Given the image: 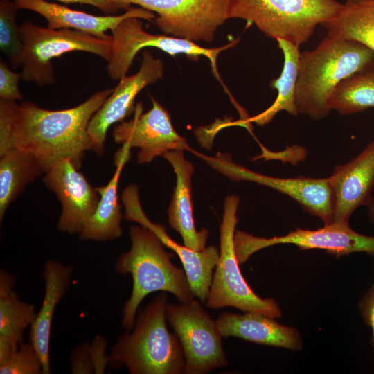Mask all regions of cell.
Segmentation results:
<instances>
[{
	"mask_svg": "<svg viewBox=\"0 0 374 374\" xmlns=\"http://www.w3.org/2000/svg\"><path fill=\"white\" fill-rule=\"evenodd\" d=\"M73 267L57 261L48 260L43 271L44 296L40 310L30 326V339L42 363L43 374L51 373L49 344L52 321L56 306L71 284Z\"/></svg>",
	"mask_w": 374,
	"mask_h": 374,
	"instance_id": "obj_21",
	"label": "cell"
},
{
	"mask_svg": "<svg viewBox=\"0 0 374 374\" xmlns=\"http://www.w3.org/2000/svg\"><path fill=\"white\" fill-rule=\"evenodd\" d=\"M344 1H345L344 3L355 4V3H359L368 1H371V0H344Z\"/></svg>",
	"mask_w": 374,
	"mask_h": 374,
	"instance_id": "obj_36",
	"label": "cell"
},
{
	"mask_svg": "<svg viewBox=\"0 0 374 374\" xmlns=\"http://www.w3.org/2000/svg\"><path fill=\"white\" fill-rule=\"evenodd\" d=\"M1 374H43L41 358L31 342L22 343L0 364Z\"/></svg>",
	"mask_w": 374,
	"mask_h": 374,
	"instance_id": "obj_29",
	"label": "cell"
},
{
	"mask_svg": "<svg viewBox=\"0 0 374 374\" xmlns=\"http://www.w3.org/2000/svg\"><path fill=\"white\" fill-rule=\"evenodd\" d=\"M15 277L4 270L0 272V364L22 344L24 330L36 317L33 304L21 301L12 287Z\"/></svg>",
	"mask_w": 374,
	"mask_h": 374,
	"instance_id": "obj_23",
	"label": "cell"
},
{
	"mask_svg": "<svg viewBox=\"0 0 374 374\" xmlns=\"http://www.w3.org/2000/svg\"><path fill=\"white\" fill-rule=\"evenodd\" d=\"M44 181L62 205L58 230L79 234L98 206L100 195L96 188L68 158L53 163L45 172Z\"/></svg>",
	"mask_w": 374,
	"mask_h": 374,
	"instance_id": "obj_14",
	"label": "cell"
},
{
	"mask_svg": "<svg viewBox=\"0 0 374 374\" xmlns=\"http://www.w3.org/2000/svg\"><path fill=\"white\" fill-rule=\"evenodd\" d=\"M125 206V217L137 222L152 231L162 244L171 249L178 256L187 276L190 288L201 301L206 302L215 269L220 257V251L214 246L205 247L202 251H194L174 241L167 233L166 228L150 221L143 211L139 199L138 190H129L122 195Z\"/></svg>",
	"mask_w": 374,
	"mask_h": 374,
	"instance_id": "obj_16",
	"label": "cell"
},
{
	"mask_svg": "<svg viewBox=\"0 0 374 374\" xmlns=\"http://www.w3.org/2000/svg\"><path fill=\"white\" fill-rule=\"evenodd\" d=\"M163 64L161 60L144 51L139 71L134 75H125L118 80L100 108L93 114L88 125L91 150L97 155L104 153V145L108 129L114 123L123 122L135 108L134 100L145 87L162 78Z\"/></svg>",
	"mask_w": 374,
	"mask_h": 374,
	"instance_id": "obj_15",
	"label": "cell"
},
{
	"mask_svg": "<svg viewBox=\"0 0 374 374\" xmlns=\"http://www.w3.org/2000/svg\"><path fill=\"white\" fill-rule=\"evenodd\" d=\"M130 249L120 255L115 265L120 274H130L132 290L122 311L121 327L132 330L141 302L152 292H167L180 303L195 299L184 269L176 267L171 254L150 230L140 226L130 227Z\"/></svg>",
	"mask_w": 374,
	"mask_h": 374,
	"instance_id": "obj_3",
	"label": "cell"
},
{
	"mask_svg": "<svg viewBox=\"0 0 374 374\" xmlns=\"http://www.w3.org/2000/svg\"><path fill=\"white\" fill-rule=\"evenodd\" d=\"M331 110L342 115L374 107V66L343 80L330 100Z\"/></svg>",
	"mask_w": 374,
	"mask_h": 374,
	"instance_id": "obj_27",
	"label": "cell"
},
{
	"mask_svg": "<svg viewBox=\"0 0 374 374\" xmlns=\"http://www.w3.org/2000/svg\"><path fill=\"white\" fill-rule=\"evenodd\" d=\"M284 55V64L280 75L270 82V87L277 90L274 103L262 113L247 119L233 122V125L244 126L254 123L262 126L269 123L280 112L285 111L292 116L298 115L295 93L300 59L299 46L281 39H276Z\"/></svg>",
	"mask_w": 374,
	"mask_h": 374,
	"instance_id": "obj_24",
	"label": "cell"
},
{
	"mask_svg": "<svg viewBox=\"0 0 374 374\" xmlns=\"http://www.w3.org/2000/svg\"><path fill=\"white\" fill-rule=\"evenodd\" d=\"M120 10L132 4L157 14L154 23L165 34L195 42H211L227 19L229 0H114Z\"/></svg>",
	"mask_w": 374,
	"mask_h": 374,
	"instance_id": "obj_10",
	"label": "cell"
},
{
	"mask_svg": "<svg viewBox=\"0 0 374 374\" xmlns=\"http://www.w3.org/2000/svg\"><path fill=\"white\" fill-rule=\"evenodd\" d=\"M20 9L33 11L42 15L51 29L69 28L89 33L101 39H111L106 33L113 30L122 20L130 17L152 21L154 12L141 7H130L118 15H94L83 11L73 10L65 6L45 0H12Z\"/></svg>",
	"mask_w": 374,
	"mask_h": 374,
	"instance_id": "obj_18",
	"label": "cell"
},
{
	"mask_svg": "<svg viewBox=\"0 0 374 374\" xmlns=\"http://www.w3.org/2000/svg\"><path fill=\"white\" fill-rule=\"evenodd\" d=\"M19 31L24 44L21 79L40 87L55 83L52 60L63 54L87 52L107 62L111 57L112 38L101 39L73 29H51L30 21L19 25Z\"/></svg>",
	"mask_w": 374,
	"mask_h": 374,
	"instance_id": "obj_7",
	"label": "cell"
},
{
	"mask_svg": "<svg viewBox=\"0 0 374 374\" xmlns=\"http://www.w3.org/2000/svg\"><path fill=\"white\" fill-rule=\"evenodd\" d=\"M131 147L122 144L114 157L116 171L109 183L96 188L100 195L98 206L85 224L79 238L81 240L107 241L121 237L122 214L118 200V180L125 164L130 158Z\"/></svg>",
	"mask_w": 374,
	"mask_h": 374,
	"instance_id": "obj_22",
	"label": "cell"
},
{
	"mask_svg": "<svg viewBox=\"0 0 374 374\" xmlns=\"http://www.w3.org/2000/svg\"><path fill=\"white\" fill-rule=\"evenodd\" d=\"M150 99L149 111L142 113V104H137L133 118L121 122L112 132L116 143L139 148V163L150 162L167 151L190 149L187 141L175 130L167 110L153 97Z\"/></svg>",
	"mask_w": 374,
	"mask_h": 374,
	"instance_id": "obj_13",
	"label": "cell"
},
{
	"mask_svg": "<svg viewBox=\"0 0 374 374\" xmlns=\"http://www.w3.org/2000/svg\"><path fill=\"white\" fill-rule=\"evenodd\" d=\"M368 215L371 222L374 224V198L368 206Z\"/></svg>",
	"mask_w": 374,
	"mask_h": 374,
	"instance_id": "obj_35",
	"label": "cell"
},
{
	"mask_svg": "<svg viewBox=\"0 0 374 374\" xmlns=\"http://www.w3.org/2000/svg\"><path fill=\"white\" fill-rule=\"evenodd\" d=\"M44 170L31 153L12 148L0 154V220L26 186Z\"/></svg>",
	"mask_w": 374,
	"mask_h": 374,
	"instance_id": "obj_25",
	"label": "cell"
},
{
	"mask_svg": "<svg viewBox=\"0 0 374 374\" xmlns=\"http://www.w3.org/2000/svg\"><path fill=\"white\" fill-rule=\"evenodd\" d=\"M239 202V197L235 195L226 197L224 200L220 229V257L206 305L214 309L233 307L244 312H253L279 318L282 313L276 301L258 296L249 286L240 269L234 242Z\"/></svg>",
	"mask_w": 374,
	"mask_h": 374,
	"instance_id": "obj_6",
	"label": "cell"
},
{
	"mask_svg": "<svg viewBox=\"0 0 374 374\" xmlns=\"http://www.w3.org/2000/svg\"><path fill=\"white\" fill-rule=\"evenodd\" d=\"M235 248L240 264L255 252L269 246L292 244L303 250L323 249L337 257L355 252L374 256V237L353 231L349 224L332 222L316 230L297 228L282 236L269 238L256 237L237 231Z\"/></svg>",
	"mask_w": 374,
	"mask_h": 374,
	"instance_id": "obj_12",
	"label": "cell"
},
{
	"mask_svg": "<svg viewBox=\"0 0 374 374\" xmlns=\"http://www.w3.org/2000/svg\"><path fill=\"white\" fill-rule=\"evenodd\" d=\"M21 78V73L11 70L9 64L2 58L0 60V99L21 100L23 96L18 83Z\"/></svg>",
	"mask_w": 374,
	"mask_h": 374,
	"instance_id": "obj_30",
	"label": "cell"
},
{
	"mask_svg": "<svg viewBox=\"0 0 374 374\" xmlns=\"http://www.w3.org/2000/svg\"><path fill=\"white\" fill-rule=\"evenodd\" d=\"M141 19L135 17L125 18L111 30L112 53L107 62V71L114 80L126 75L136 55L147 47L160 49L172 56L184 54L193 60L204 56L209 60L214 75L219 78L217 57L237 42L233 41L222 47L204 48L187 39L149 33L143 29Z\"/></svg>",
	"mask_w": 374,
	"mask_h": 374,
	"instance_id": "obj_9",
	"label": "cell"
},
{
	"mask_svg": "<svg viewBox=\"0 0 374 374\" xmlns=\"http://www.w3.org/2000/svg\"><path fill=\"white\" fill-rule=\"evenodd\" d=\"M66 3H81L93 6L105 13L112 15L117 12L119 7L113 0H57Z\"/></svg>",
	"mask_w": 374,
	"mask_h": 374,
	"instance_id": "obj_34",
	"label": "cell"
},
{
	"mask_svg": "<svg viewBox=\"0 0 374 374\" xmlns=\"http://www.w3.org/2000/svg\"><path fill=\"white\" fill-rule=\"evenodd\" d=\"M374 66V52L364 45L328 33L314 50L301 53L296 87L298 114L320 120L331 111L330 100L345 79Z\"/></svg>",
	"mask_w": 374,
	"mask_h": 374,
	"instance_id": "obj_2",
	"label": "cell"
},
{
	"mask_svg": "<svg viewBox=\"0 0 374 374\" xmlns=\"http://www.w3.org/2000/svg\"><path fill=\"white\" fill-rule=\"evenodd\" d=\"M165 158L173 168L176 175V185L168 210V220L170 226L182 238L186 247L202 251L205 248L208 231H197L193 218L192 201L193 164L186 160L183 150H174L165 152Z\"/></svg>",
	"mask_w": 374,
	"mask_h": 374,
	"instance_id": "obj_19",
	"label": "cell"
},
{
	"mask_svg": "<svg viewBox=\"0 0 374 374\" xmlns=\"http://www.w3.org/2000/svg\"><path fill=\"white\" fill-rule=\"evenodd\" d=\"M20 10L12 0L0 1V49L15 69L22 65L24 44L16 15Z\"/></svg>",
	"mask_w": 374,
	"mask_h": 374,
	"instance_id": "obj_28",
	"label": "cell"
},
{
	"mask_svg": "<svg viewBox=\"0 0 374 374\" xmlns=\"http://www.w3.org/2000/svg\"><path fill=\"white\" fill-rule=\"evenodd\" d=\"M71 367L73 373H91L94 371L88 344H83L73 350Z\"/></svg>",
	"mask_w": 374,
	"mask_h": 374,
	"instance_id": "obj_31",
	"label": "cell"
},
{
	"mask_svg": "<svg viewBox=\"0 0 374 374\" xmlns=\"http://www.w3.org/2000/svg\"><path fill=\"white\" fill-rule=\"evenodd\" d=\"M328 179L333 195L332 222L348 224L358 207L373 199L374 138L348 163L335 166Z\"/></svg>",
	"mask_w": 374,
	"mask_h": 374,
	"instance_id": "obj_17",
	"label": "cell"
},
{
	"mask_svg": "<svg viewBox=\"0 0 374 374\" xmlns=\"http://www.w3.org/2000/svg\"><path fill=\"white\" fill-rule=\"evenodd\" d=\"M105 340L100 337H96L90 346L91 358L96 373H103L106 366L108 365L109 356L105 355Z\"/></svg>",
	"mask_w": 374,
	"mask_h": 374,
	"instance_id": "obj_33",
	"label": "cell"
},
{
	"mask_svg": "<svg viewBox=\"0 0 374 374\" xmlns=\"http://www.w3.org/2000/svg\"><path fill=\"white\" fill-rule=\"evenodd\" d=\"M215 323L223 337H234L258 344L299 350L303 347L299 332L295 328L278 323L261 313L247 312L220 314Z\"/></svg>",
	"mask_w": 374,
	"mask_h": 374,
	"instance_id": "obj_20",
	"label": "cell"
},
{
	"mask_svg": "<svg viewBox=\"0 0 374 374\" xmlns=\"http://www.w3.org/2000/svg\"><path fill=\"white\" fill-rule=\"evenodd\" d=\"M167 294L154 299L136 317L130 332L120 336L109 355L110 367L131 374H179L185 357L180 341L166 325Z\"/></svg>",
	"mask_w": 374,
	"mask_h": 374,
	"instance_id": "obj_4",
	"label": "cell"
},
{
	"mask_svg": "<svg viewBox=\"0 0 374 374\" xmlns=\"http://www.w3.org/2000/svg\"><path fill=\"white\" fill-rule=\"evenodd\" d=\"M113 89L95 92L81 104L49 110L30 101L0 99V154L17 148L33 154L44 172L55 161L68 158L79 169L91 150L87 129L93 114Z\"/></svg>",
	"mask_w": 374,
	"mask_h": 374,
	"instance_id": "obj_1",
	"label": "cell"
},
{
	"mask_svg": "<svg viewBox=\"0 0 374 374\" xmlns=\"http://www.w3.org/2000/svg\"><path fill=\"white\" fill-rule=\"evenodd\" d=\"M359 309L364 322L371 328V344L374 349V284L360 300Z\"/></svg>",
	"mask_w": 374,
	"mask_h": 374,
	"instance_id": "obj_32",
	"label": "cell"
},
{
	"mask_svg": "<svg viewBox=\"0 0 374 374\" xmlns=\"http://www.w3.org/2000/svg\"><path fill=\"white\" fill-rule=\"evenodd\" d=\"M190 152L200 157L210 167L233 181H251L273 188L298 202L310 214L324 223H332L334 201L328 178H280L262 175L235 163L228 154L208 156L192 148Z\"/></svg>",
	"mask_w": 374,
	"mask_h": 374,
	"instance_id": "obj_11",
	"label": "cell"
},
{
	"mask_svg": "<svg viewBox=\"0 0 374 374\" xmlns=\"http://www.w3.org/2000/svg\"><path fill=\"white\" fill-rule=\"evenodd\" d=\"M342 6L336 0H229L228 17L254 24L269 37L300 46Z\"/></svg>",
	"mask_w": 374,
	"mask_h": 374,
	"instance_id": "obj_5",
	"label": "cell"
},
{
	"mask_svg": "<svg viewBox=\"0 0 374 374\" xmlns=\"http://www.w3.org/2000/svg\"><path fill=\"white\" fill-rule=\"evenodd\" d=\"M321 26L329 34L357 42L374 52V0L343 3L337 15Z\"/></svg>",
	"mask_w": 374,
	"mask_h": 374,
	"instance_id": "obj_26",
	"label": "cell"
},
{
	"mask_svg": "<svg viewBox=\"0 0 374 374\" xmlns=\"http://www.w3.org/2000/svg\"><path fill=\"white\" fill-rule=\"evenodd\" d=\"M166 317L183 349V373L205 374L227 366L222 337L199 301L168 304Z\"/></svg>",
	"mask_w": 374,
	"mask_h": 374,
	"instance_id": "obj_8",
	"label": "cell"
}]
</instances>
